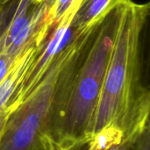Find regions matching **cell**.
<instances>
[{"instance_id": "1", "label": "cell", "mask_w": 150, "mask_h": 150, "mask_svg": "<svg viewBox=\"0 0 150 150\" xmlns=\"http://www.w3.org/2000/svg\"><path fill=\"white\" fill-rule=\"evenodd\" d=\"M149 12V3L132 0L115 10L112 45L91 134L117 124L124 132L123 142H131L149 125L150 94L142 83L141 62L142 37Z\"/></svg>"}, {"instance_id": "4", "label": "cell", "mask_w": 150, "mask_h": 150, "mask_svg": "<svg viewBox=\"0 0 150 150\" xmlns=\"http://www.w3.org/2000/svg\"><path fill=\"white\" fill-rule=\"evenodd\" d=\"M44 42H34L27 47L0 81V117L7 112L10 104L23 83Z\"/></svg>"}, {"instance_id": "9", "label": "cell", "mask_w": 150, "mask_h": 150, "mask_svg": "<svg viewBox=\"0 0 150 150\" xmlns=\"http://www.w3.org/2000/svg\"><path fill=\"white\" fill-rule=\"evenodd\" d=\"M33 150H57V149H56V148H55V146H54V142H53L52 139L50 138L49 134H45L42 136V138H41V140H40V143L37 145V147H36V148H35Z\"/></svg>"}, {"instance_id": "10", "label": "cell", "mask_w": 150, "mask_h": 150, "mask_svg": "<svg viewBox=\"0 0 150 150\" xmlns=\"http://www.w3.org/2000/svg\"><path fill=\"white\" fill-rule=\"evenodd\" d=\"M112 150H134L132 142H122L120 145L112 148Z\"/></svg>"}, {"instance_id": "12", "label": "cell", "mask_w": 150, "mask_h": 150, "mask_svg": "<svg viewBox=\"0 0 150 150\" xmlns=\"http://www.w3.org/2000/svg\"><path fill=\"white\" fill-rule=\"evenodd\" d=\"M33 2L35 4H42V3L46 2V0H33Z\"/></svg>"}, {"instance_id": "3", "label": "cell", "mask_w": 150, "mask_h": 150, "mask_svg": "<svg viewBox=\"0 0 150 150\" xmlns=\"http://www.w3.org/2000/svg\"><path fill=\"white\" fill-rule=\"evenodd\" d=\"M88 43L86 35H74L56 54L46 73L29 95L8 113L0 138V150H33L48 124L58 87L72 62Z\"/></svg>"}, {"instance_id": "11", "label": "cell", "mask_w": 150, "mask_h": 150, "mask_svg": "<svg viewBox=\"0 0 150 150\" xmlns=\"http://www.w3.org/2000/svg\"><path fill=\"white\" fill-rule=\"evenodd\" d=\"M7 116H8V113L5 112L2 117H0V138H1V134L3 133V130H4V125H5Z\"/></svg>"}, {"instance_id": "7", "label": "cell", "mask_w": 150, "mask_h": 150, "mask_svg": "<svg viewBox=\"0 0 150 150\" xmlns=\"http://www.w3.org/2000/svg\"><path fill=\"white\" fill-rule=\"evenodd\" d=\"M80 1L82 0H48L45 25L53 29V27L65 16V14Z\"/></svg>"}, {"instance_id": "13", "label": "cell", "mask_w": 150, "mask_h": 150, "mask_svg": "<svg viewBox=\"0 0 150 150\" xmlns=\"http://www.w3.org/2000/svg\"><path fill=\"white\" fill-rule=\"evenodd\" d=\"M7 1H8V0H0V6H1L3 4H4L5 2H7Z\"/></svg>"}, {"instance_id": "6", "label": "cell", "mask_w": 150, "mask_h": 150, "mask_svg": "<svg viewBox=\"0 0 150 150\" xmlns=\"http://www.w3.org/2000/svg\"><path fill=\"white\" fill-rule=\"evenodd\" d=\"M124 141V132L117 124H109L91 134L86 142L87 150H112Z\"/></svg>"}, {"instance_id": "8", "label": "cell", "mask_w": 150, "mask_h": 150, "mask_svg": "<svg viewBox=\"0 0 150 150\" xmlns=\"http://www.w3.org/2000/svg\"><path fill=\"white\" fill-rule=\"evenodd\" d=\"M134 150H150V127L148 126L138 136L131 142Z\"/></svg>"}, {"instance_id": "14", "label": "cell", "mask_w": 150, "mask_h": 150, "mask_svg": "<svg viewBox=\"0 0 150 150\" xmlns=\"http://www.w3.org/2000/svg\"><path fill=\"white\" fill-rule=\"evenodd\" d=\"M71 150H78V149H71Z\"/></svg>"}, {"instance_id": "5", "label": "cell", "mask_w": 150, "mask_h": 150, "mask_svg": "<svg viewBox=\"0 0 150 150\" xmlns=\"http://www.w3.org/2000/svg\"><path fill=\"white\" fill-rule=\"evenodd\" d=\"M127 0H82L71 24L73 34L85 33L97 26Z\"/></svg>"}, {"instance_id": "2", "label": "cell", "mask_w": 150, "mask_h": 150, "mask_svg": "<svg viewBox=\"0 0 150 150\" xmlns=\"http://www.w3.org/2000/svg\"><path fill=\"white\" fill-rule=\"evenodd\" d=\"M115 10L97 27L61 113L48 131L57 150L78 149L91 134L112 45Z\"/></svg>"}]
</instances>
